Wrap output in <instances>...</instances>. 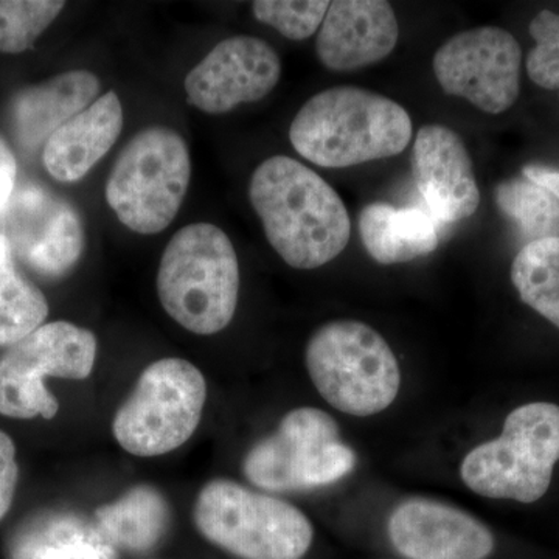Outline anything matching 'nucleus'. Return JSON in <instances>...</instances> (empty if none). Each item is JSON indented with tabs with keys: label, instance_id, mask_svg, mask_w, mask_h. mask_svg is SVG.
<instances>
[{
	"label": "nucleus",
	"instance_id": "obj_1",
	"mask_svg": "<svg viewBox=\"0 0 559 559\" xmlns=\"http://www.w3.org/2000/svg\"><path fill=\"white\" fill-rule=\"evenodd\" d=\"M249 200L272 249L294 270H318L347 248L352 223L340 193L293 157L260 164Z\"/></svg>",
	"mask_w": 559,
	"mask_h": 559
},
{
	"label": "nucleus",
	"instance_id": "obj_2",
	"mask_svg": "<svg viewBox=\"0 0 559 559\" xmlns=\"http://www.w3.org/2000/svg\"><path fill=\"white\" fill-rule=\"evenodd\" d=\"M409 112L385 95L356 86L312 95L294 117V150L322 168H348L399 156L409 146Z\"/></svg>",
	"mask_w": 559,
	"mask_h": 559
},
{
	"label": "nucleus",
	"instance_id": "obj_3",
	"mask_svg": "<svg viewBox=\"0 0 559 559\" xmlns=\"http://www.w3.org/2000/svg\"><path fill=\"white\" fill-rule=\"evenodd\" d=\"M162 308L200 336L229 326L240 294V264L229 235L215 224L194 223L173 235L157 270Z\"/></svg>",
	"mask_w": 559,
	"mask_h": 559
},
{
	"label": "nucleus",
	"instance_id": "obj_4",
	"mask_svg": "<svg viewBox=\"0 0 559 559\" xmlns=\"http://www.w3.org/2000/svg\"><path fill=\"white\" fill-rule=\"evenodd\" d=\"M308 374L334 409L371 417L399 396L401 370L388 341L358 320H334L312 334L305 352Z\"/></svg>",
	"mask_w": 559,
	"mask_h": 559
},
{
	"label": "nucleus",
	"instance_id": "obj_5",
	"mask_svg": "<svg viewBox=\"0 0 559 559\" xmlns=\"http://www.w3.org/2000/svg\"><path fill=\"white\" fill-rule=\"evenodd\" d=\"M193 520L209 543L240 559H301L314 538L310 520L293 503L229 479L201 489Z\"/></svg>",
	"mask_w": 559,
	"mask_h": 559
},
{
	"label": "nucleus",
	"instance_id": "obj_6",
	"mask_svg": "<svg viewBox=\"0 0 559 559\" xmlns=\"http://www.w3.org/2000/svg\"><path fill=\"white\" fill-rule=\"evenodd\" d=\"M191 179L189 145L178 131L148 127L127 143L106 180V201L139 235H156L178 216Z\"/></svg>",
	"mask_w": 559,
	"mask_h": 559
},
{
	"label": "nucleus",
	"instance_id": "obj_7",
	"mask_svg": "<svg viewBox=\"0 0 559 559\" xmlns=\"http://www.w3.org/2000/svg\"><path fill=\"white\" fill-rule=\"evenodd\" d=\"M559 462V406L530 403L511 412L498 439L460 466L463 484L489 499L533 503L546 495Z\"/></svg>",
	"mask_w": 559,
	"mask_h": 559
},
{
	"label": "nucleus",
	"instance_id": "obj_8",
	"mask_svg": "<svg viewBox=\"0 0 559 559\" xmlns=\"http://www.w3.org/2000/svg\"><path fill=\"white\" fill-rule=\"evenodd\" d=\"M207 382L194 364L164 358L150 364L130 399L114 417L112 432L124 451L157 457L178 450L200 426Z\"/></svg>",
	"mask_w": 559,
	"mask_h": 559
},
{
	"label": "nucleus",
	"instance_id": "obj_9",
	"mask_svg": "<svg viewBox=\"0 0 559 559\" xmlns=\"http://www.w3.org/2000/svg\"><path fill=\"white\" fill-rule=\"evenodd\" d=\"M355 465L356 454L342 441L334 418L316 407H299L248 452L242 471L255 487L285 492L336 484Z\"/></svg>",
	"mask_w": 559,
	"mask_h": 559
},
{
	"label": "nucleus",
	"instance_id": "obj_10",
	"mask_svg": "<svg viewBox=\"0 0 559 559\" xmlns=\"http://www.w3.org/2000/svg\"><path fill=\"white\" fill-rule=\"evenodd\" d=\"M97 349V337L91 330L66 320L44 323L0 358V414L53 418L60 404L44 378L86 380L94 370Z\"/></svg>",
	"mask_w": 559,
	"mask_h": 559
},
{
	"label": "nucleus",
	"instance_id": "obj_11",
	"mask_svg": "<svg viewBox=\"0 0 559 559\" xmlns=\"http://www.w3.org/2000/svg\"><path fill=\"white\" fill-rule=\"evenodd\" d=\"M432 66L444 94L491 116L506 112L520 97L522 50L503 28L457 33L436 51Z\"/></svg>",
	"mask_w": 559,
	"mask_h": 559
},
{
	"label": "nucleus",
	"instance_id": "obj_12",
	"mask_svg": "<svg viewBox=\"0 0 559 559\" xmlns=\"http://www.w3.org/2000/svg\"><path fill=\"white\" fill-rule=\"evenodd\" d=\"M0 215L11 252L39 277H66L83 257L86 231L79 210L38 183L14 190Z\"/></svg>",
	"mask_w": 559,
	"mask_h": 559
},
{
	"label": "nucleus",
	"instance_id": "obj_13",
	"mask_svg": "<svg viewBox=\"0 0 559 559\" xmlns=\"http://www.w3.org/2000/svg\"><path fill=\"white\" fill-rule=\"evenodd\" d=\"M282 79V60L266 40L237 35L221 40L183 81L187 102L210 116L263 100Z\"/></svg>",
	"mask_w": 559,
	"mask_h": 559
},
{
	"label": "nucleus",
	"instance_id": "obj_14",
	"mask_svg": "<svg viewBox=\"0 0 559 559\" xmlns=\"http://www.w3.org/2000/svg\"><path fill=\"white\" fill-rule=\"evenodd\" d=\"M388 528L393 547L409 559H487L495 549L487 525L439 500L400 503Z\"/></svg>",
	"mask_w": 559,
	"mask_h": 559
},
{
	"label": "nucleus",
	"instance_id": "obj_15",
	"mask_svg": "<svg viewBox=\"0 0 559 559\" xmlns=\"http://www.w3.org/2000/svg\"><path fill=\"white\" fill-rule=\"evenodd\" d=\"M415 183L430 216L441 223L469 218L480 205L473 160L457 132L443 124H426L412 150Z\"/></svg>",
	"mask_w": 559,
	"mask_h": 559
},
{
	"label": "nucleus",
	"instance_id": "obj_16",
	"mask_svg": "<svg viewBox=\"0 0 559 559\" xmlns=\"http://www.w3.org/2000/svg\"><path fill=\"white\" fill-rule=\"evenodd\" d=\"M399 38L395 10L385 0H336L319 28L316 53L331 72H353L385 60Z\"/></svg>",
	"mask_w": 559,
	"mask_h": 559
},
{
	"label": "nucleus",
	"instance_id": "obj_17",
	"mask_svg": "<svg viewBox=\"0 0 559 559\" xmlns=\"http://www.w3.org/2000/svg\"><path fill=\"white\" fill-rule=\"evenodd\" d=\"M123 124L119 95L106 92L50 135L44 145V167L60 182H79L109 153Z\"/></svg>",
	"mask_w": 559,
	"mask_h": 559
},
{
	"label": "nucleus",
	"instance_id": "obj_18",
	"mask_svg": "<svg viewBox=\"0 0 559 559\" xmlns=\"http://www.w3.org/2000/svg\"><path fill=\"white\" fill-rule=\"evenodd\" d=\"M102 83L90 70H69L25 87L11 100V124L22 148L33 151L62 124L100 97Z\"/></svg>",
	"mask_w": 559,
	"mask_h": 559
},
{
	"label": "nucleus",
	"instance_id": "obj_19",
	"mask_svg": "<svg viewBox=\"0 0 559 559\" xmlns=\"http://www.w3.org/2000/svg\"><path fill=\"white\" fill-rule=\"evenodd\" d=\"M95 521L75 511H46L16 528L7 544V559H117Z\"/></svg>",
	"mask_w": 559,
	"mask_h": 559
},
{
	"label": "nucleus",
	"instance_id": "obj_20",
	"mask_svg": "<svg viewBox=\"0 0 559 559\" xmlns=\"http://www.w3.org/2000/svg\"><path fill=\"white\" fill-rule=\"evenodd\" d=\"M358 224L364 248L380 264L407 263L439 246L436 219L418 207L373 202L359 213Z\"/></svg>",
	"mask_w": 559,
	"mask_h": 559
},
{
	"label": "nucleus",
	"instance_id": "obj_21",
	"mask_svg": "<svg viewBox=\"0 0 559 559\" xmlns=\"http://www.w3.org/2000/svg\"><path fill=\"white\" fill-rule=\"evenodd\" d=\"M171 511L159 489L138 485L95 511V524L117 550L145 554L170 528Z\"/></svg>",
	"mask_w": 559,
	"mask_h": 559
},
{
	"label": "nucleus",
	"instance_id": "obj_22",
	"mask_svg": "<svg viewBox=\"0 0 559 559\" xmlns=\"http://www.w3.org/2000/svg\"><path fill=\"white\" fill-rule=\"evenodd\" d=\"M521 300L559 329V238L525 245L511 264Z\"/></svg>",
	"mask_w": 559,
	"mask_h": 559
},
{
	"label": "nucleus",
	"instance_id": "obj_23",
	"mask_svg": "<svg viewBox=\"0 0 559 559\" xmlns=\"http://www.w3.org/2000/svg\"><path fill=\"white\" fill-rule=\"evenodd\" d=\"M495 198L500 212L530 242L559 238V202L543 187L525 178L503 180Z\"/></svg>",
	"mask_w": 559,
	"mask_h": 559
},
{
	"label": "nucleus",
	"instance_id": "obj_24",
	"mask_svg": "<svg viewBox=\"0 0 559 559\" xmlns=\"http://www.w3.org/2000/svg\"><path fill=\"white\" fill-rule=\"evenodd\" d=\"M49 316L43 290L16 267L0 271V347H11L39 329Z\"/></svg>",
	"mask_w": 559,
	"mask_h": 559
},
{
	"label": "nucleus",
	"instance_id": "obj_25",
	"mask_svg": "<svg viewBox=\"0 0 559 559\" xmlns=\"http://www.w3.org/2000/svg\"><path fill=\"white\" fill-rule=\"evenodd\" d=\"M64 7L60 0H0V53L31 49Z\"/></svg>",
	"mask_w": 559,
	"mask_h": 559
},
{
	"label": "nucleus",
	"instance_id": "obj_26",
	"mask_svg": "<svg viewBox=\"0 0 559 559\" xmlns=\"http://www.w3.org/2000/svg\"><path fill=\"white\" fill-rule=\"evenodd\" d=\"M330 2L326 0H257L252 2L253 16L270 25L290 40L311 38L325 20Z\"/></svg>",
	"mask_w": 559,
	"mask_h": 559
},
{
	"label": "nucleus",
	"instance_id": "obj_27",
	"mask_svg": "<svg viewBox=\"0 0 559 559\" xmlns=\"http://www.w3.org/2000/svg\"><path fill=\"white\" fill-rule=\"evenodd\" d=\"M535 47L527 57V73L536 86L559 90V14L543 10L528 25Z\"/></svg>",
	"mask_w": 559,
	"mask_h": 559
},
{
	"label": "nucleus",
	"instance_id": "obj_28",
	"mask_svg": "<svg viewBox=\"0 0 559 559\" xmlns=\"http://www.w3.org/2000/svg\"><path fill=\"white\" fill-rule=\"evenodd\" d=\"M20 466L13 440L0 430V521L9 513L16 491Z\"/></svg>",
	"mask_w": 559,
	"mask_h": 559
},
{
	"label": "nucleus",
	"instance_id": "obj_29",
	"mask_svg": "<svg viewBox=\"0 0 559 559\" xmlns=\"http://www.w3.org/2000/svg\"><path fill=\"white\" fill-rule=\"evenodd\" d=\"M17 162L9 143L0 135V213L16 190Z\"/></svg>",
	"mask_w": 559,
	"mask_h": 559
},
{
	"label": "nucleus",
	"instance_id": "obj_30",
	"mask_svg": "<svg viewBox=\"0 0 559 559\" xmlns=\"http://www.w3.org/2000/svg\"><path fill=\"white\" fill-rule=\"evenodd\" d=\"M522 175L530 182L536 183V186L549 191L559 202V170L546 167V165L530 164L522 168Z\"/></svg>",
	"mask_w": 559,
	"mask_h": 559
},
{
	"label": "nucleus",
	"instance_id": "obj_31",
	"mask_svg": "<svg viewBox=\"0 0 559 559\" xmlns=\"http://www.w3.org/2000/svg\"><path fill=\"white\" fill-rule=\"evenodd\" d=\"M10 266H13V252H11V246L5 235L0 231V271Z\"/></svg>",
	"mask_w": 559,
	"mask_h": 559
}]
</instances>
